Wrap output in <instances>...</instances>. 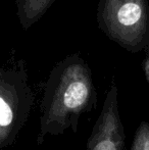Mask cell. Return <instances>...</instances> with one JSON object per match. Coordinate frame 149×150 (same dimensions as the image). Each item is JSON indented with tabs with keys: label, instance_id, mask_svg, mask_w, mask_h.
<instances>
[{
	"label": "cell",
	"instance_id": "cell-1",
	"mask_svg": "<svg viewBox=\"0 0 149 150\" xmlns=\"http://www.w3.org/2000/svg\"><path fill=\"white\" fill-rule=\"evenodd\" d=\"M97 105V92L89 65L79 54L59 61L50 73L41 103L37 144L66 130L78 132L80 117Z\"/></svg>",
	"mask_w": 149,
	"mask_h": 150
},
{
	"label": "cell",
	"instance_id": "cell-5",
	"mask_svg": "<svg viewBox=\"0 0 149 150\" xmlns=\"http://www.w3.org/2000/svg\"><path fill=\"white\" fill-rule=\"evenodd\" d=\"M55 0H16V16L24 30L37 23Z\"/></svg>",
	"mask_w": 149,
	"mask_h": 150
},
{
	"label": "cell",
	"instance_id": "cell-2",
	"mask_svg": "<svg viewBox=\"0 0 149 150\" xmlns=\"http://www.w3.org/2000/svg\"><path fill=\"white\" fill-rule=\"evenodd\" d=\"M97 23L110 40L132 53L149 48L148 0H99Z\"/></svg>",
	"mask_w": 149,
	"mask_h": 150
},
{
	"label": "cell",
	"instance_id": "cell-7",
	"mask_svg": "<svg viewBox=\"0 0 149 150\" xmlns=\"http://www.w3.org/2000/svg\"><path fill=\"white\" fill-rule=\"evenodd\" d=\"M142 67H143L145 79L149 85V48L145 51V57H144L143 63H142Z\"/></svg>",
	"mask_w": 149,
	"mask_h": 150
},
{
	"label": "cell",
	"instance_id": "cell-4",
	"mask_svg": "<svg viewBox=\"0 0 149 150\" xmlns=\"http://www.w3.org/2000/svg\"><path fill=\"white\" fill-rule=\"evenodd\" d=\"M117 94V85L112 83L84 150H124L125 148L126 135L119 110Z\"/></svg>",
	"mask_w": 149,
	"mask_h": 150
},
{
	"label": "cell",
	"instance_id": "cell-6",
	"mask_svg": "<svg viewBox=\"0 0 149 150\" xmlns=\"http://www.w3.org/2000/svg\"><path fill=\"white\" fill-rule=\"evenodd\" d=\"M130 150H149V122H142L139 125Z\"/></svg>",
	"mask_w": 149,
	"mask_h": 150
},
{
	"label": "cell",
	"instance_id": "cell-3",
	"mask_svg": "<svg viewBox=\"0 0 149 150\" xmlns=\"http://www.w3.org/2000/svg\"><path fill=\"white\" fill-rule=\"evenodd\" d=\"M34 94L22 64L0 67V150L10 146L30 117Z\"/></svg>",
	"mask_w": 149,
	"mask_h": 150
}]
</instances>
